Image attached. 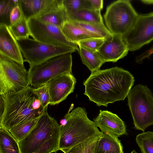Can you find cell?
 <instances>
[{"instance_id":"obj_1","label":"cell","mask_w":153,"mask_h":153,"mask_svg":"<svg viewBox=\"0 0 153 153\" xmlns=\"http://www.w3.org/2000/svg\"><path fill=\"white\" fill-rule=\"evenodd\" d=\"M128 71L118 67L91 73L83 82L84 94L98 106L123 100L128 97L134 82Z\"/></svg>"},{"instance_id":"obj_2","label":"cell","mask_w":153,"mask_h":153,"mask_svg":"<svg viewBox=\"0 0 153 153\" xmlns=\"http://www.w3.org/2000/svg\"><path fill=\"white\" fill-rule=\"evenodd\" d=\"M3 97L4 107L0 118V128L8 131L16 126L39 118L47 110L42 106L34 88L30 85Z\"/></svg>"},{"instance_id":"obj_3","label":"cell","mask_w":153,"mask_h":153,"mask_svg":"<svg viewBox=\"0 0 153 153\" xmlns=\"http://www.w3.org/2000/svg\"><path fill=\"white\" fill-rule=\"evenodd\" d=\"M60 125L46 110L27 136L19 142L22 153H51L59 150Z\"/></svg>"},{"instance_id":"obj_4","label":"cell","mask_w":153,"mask_h":153,"mask_svg":"<svg viewBox=\"0 0 153 153\" xmlns=\"http://www.w3.org/2000/svg\"><path fill=\"white\" fill-rule=\"evenodd\" d=\"M86 109L78 107L64 117L66 122L60 125L59 150L67 149L103 133L94 122L90 120Z\"/></svg>"},{"instance_id":"obj_5","label":"cell","mask_w":153,"mask_h":153,"mask_svg":"<svg viewBox=\"0 0 153 153\" xmlns=\"http://www.w3.org/2000/svg\"><path fill=\"white\" fill-rule=\"evenodd\" d=\"M128 105L136 129L144 131L153 125V96L146 85L138 84L128 96Z\"/></svg>"},{"instance_id":"obj_6","label":"cell","mask_w":153,"mask_h":153,"mask_svg":"<svg viewBox=\"0 0 153 153\" xmlns=\"http://www.w3.org/2000/svg\"><path fill=\"white\" fill-rule=\"evenodd\" d=\"M71 53L59 55L40 63L30 65L28 71L29 85L37 88L62 74L72 73Z\"/></svg>"},{"instance_id":"obj_7","label":"cell","mask_w":153,"mask_h":153,"mask_svg":"<svg viewBox=\"0 0 153 153\" xmlns=\"http://www.w3.org/2000/svg\"><path fill=\"white\" fill-rule=\"evenodd\" d=\"M138 15L130 1L119 0L107 7L104 18L112 34L123 36L132 28Z\"/></svg>"},{"instance_id":"obj_8","label":"cell","mask_w":153,"mask_h":153,"mask_svg":"<svg viewBox=\"0 0 153 153\" xmlns=\"http://www.w3.org/2000/svg\"><path fill=\"white\" fill-rule=\"evenodd\" d=\"M29 85L24 65L0 54V95L20 91Z\"/></svg>"},{"instance_id":"obj_9","label":"cell","mask_w":153,"mask_h":153,"mask_svg":"<svg viewBox=\"0 0 153 153\" xmlns=\"http://www.w3.org/2000/svg\"><path fill=\"white\" fill-rule=\"evenodd\" d=\"M17 40L24 61L28 63L30 66L59 55L72 53L76 51L72 47L48 44L29 38Z\"/></svg>"},{"instance_id":"obj_10","label":"cell","mask_w":153,"mask_h":153,"mask_svg":"<svg viewBox=\"0 0 153 153\" xmlns=\"http://www.w3.org/2000/svg\"><path fill=\"white\" fill-rule=\"evenodd\" d=\"M28 23L30 35L33 39L48 44L72 47L78 51V44L69 41L61 28L36 18L29 19Z\"/></svg>"},{"instance_id":"obj_11","label":"cell","mask_w":153,"mask_h":153,"mask_svg":"<svg viewBox=\"0 0 153 153\" xmlns=\"http://www.w3.org/2000/svg\"><path fill=\"white\" fill-rule=\"evenodd\" d=\"M122 37L130 51L151 42L153 40V12L138 14L132 28Z\"/></svg>"},{"instance_id":"obj_12","label":"cell","mask_w":153,"mask_h":153,"mask_svg":"<svg viewBox=\"0 0 153 153\" xmlns=\"http://www.w3.org/2000/svg\"><path fill=\"white\" fill-rule=\"evenodd\" d=\"M76 82L72 73H65L50 81L48 83L50 105H55L66 99L73 92Z\"/></svg>"},{"instance_id":"obj_13","label":"cell","mask_w":153,"mask_h":153,"mask_svg":"<svg viewBox=\"0 0 153 153\" xmlns=\"http://www.w3.org/2000/svg\"><path fill=\"white\" fill-rule=\"evenodd\" d=\"M0 54L24 65V62L18 42L5 24H0Z\"/></svg>"},{"instance_id":"obj_14","label":"cell","mask_w":153,"mask_h":153,"mask_svg":"<svg viewBox=\"0 0 153 153\" xmlns=\"http://www.w3.org/2000/svg\"><path fill=\"white\" fill-rule=\"evenodd\" d=\"M93 120L102 133H108L117 137L127 134L124 122L111 111L100 110L98 116Z\"/></svg>"},{"instance_id":"obj_15","label":"cell","mask_w":153,"mask_h":153,"mask_svg":"<svg viewBox=\"0 0 153 153\" xmlns=\"http://www.w3.org/2000/svg\"><path fill=\"white\" fill-rule=\"evenodd\" d=\"M128 51L123 37L113 35L111 40H105L97 53L105 62H114L126 56Z\"/></svg>"},{"instance_id":"obj_16","label":"cell","mask_w":153,"mask_h":153,"mask_svg":"<svg viewBox=\"0 0 153 153\" xmlns=\"http://www.w3.org/2000/svg\"><path fill=\"white\" fill-rule=\"evenodd\" d=\"M59 0H19V3L27 20L35 18L57 3Z\"/></svg>"},{"instance_id":"obj_17","label":"cell","mask_w":153,"mask_h":153,"mask_svg":"<svg viewBox=\"0 0 153 153\" xmlns=\"http://www.w3.org/2000/svg\"><path fill=\"white\" fill-rule=\"evenodd\" d=\"M62 1L63 0H59L55 5L35 18L61 28L67 20L66 13L63 6Z\"/></svg>"},{"instance_id":"obj_18","label":"cell","mask_w":153,"mask_h":153,"mask_svg":"<svg viewBox=\"0 0 153 153\" xmlns=\"http://www.w3.org/2000/svg\"><path fill=\"white\" fill-rule=\"evenodd\" d=\"M62 31L70 42L77 44L80 41L92 38H101L83 28L68 21L65 22L61 28Z\"/></svg>"},{"instance_id":"obj_19","label":"cell","mask_w":153,"mask_h":153,"mask_svg":"<svg viewBox=\"0 0 153 153\" xmlns=\"http://www.w3.org/2000/svg\"><path fill=\"white\" fill-rule=\"evenodd\" d=\"M103 133L95 148V153H123V146L118 137Z\"/></svg>"},{"instance_id":"obj_20","label":"cell","mask_w":153,"mask_h":153,"mask_svg":"<svg viewBox=\"0 0 153 153\" xmlns=\"http://www.w3.org/2000/svg\"><path fill=\"white\" fill-rule=\"evenodd\" d=\"M100 11L92 9H82L75 12L66 14L67 21L103 24Z\"/></svg>"},{"instance_id":"obj_21","label":"cell","mask_w":153,"mask_h":153,"mask_svg":"<svg viewBox=\"0 0 153 153\" xmlns=\"http://www.w3.org/2000/svg\"><path fill=\"white\" fill-rule=\"evenodd\" d=\"M78 46V52L82 63L87 67L91 73L99 70L101 67L105 62L97 52L88 50L79 45Z\"/></svg>"},{"instance_id":"obj_22","label":"cell","mask_w":153,"mask_h":153,"mask_svg":"<svg viewBox=\"0 0 153 153\" xmlns=\"http://www.w3.org/2000/svg\"><path fill=\"white\" fill-rule=\"evenodd\" d=\"M0 153H22L19 142L8 131L0 128Z\"/></svg>"},{"instance_id":"obj_23","label":"cell","mask_w":153,"mask_h":153,"mask_svg":"<svg viewBox=\"0 0 153 153\" xmlns=\"http://www.w3.org/2000/svg\"><path fill=\"white\" fill-rule=\"evenodd\" d=\"M73 24L79 26L87 31L97 35L105 40H111L113 37L112 34L103 24L86 23L76 21H67Z\"/></svg>"},{"instance_id":"obj_24","label":"cell","mask_w":153,"mask_h":153,"mask_svg":"<svg viewBox=\"0 0 153 153\" xmlns=\"http://www.w3.org/2000/svg\"><path fill=\"white\" fill-rule=\"evenodd\" d=\"M39 118L14 126L8 131L18 141L24 138L30 132L34 126Z\"/></svg>"},{"instance_id":"obj_25","label":"cell","mask_w":153,"mask_h":153,"mask_svg":"<svg viewBox=\"0 0 153 153\" xmlns=\"http://www.w3.org/2000/svg\"><path fill=\"white\" fill-rule=\"evenodd\" d=\"M101 136L94 137L70 149L61 151L64 153H90L95 148Z\"/></svg>"},{"instance_id":"obj_26","label":"cell","mask_w":153,"mask_h":153,"mask_svg":"<svg viewBox=\"0 0 153 153\" xmlns=\"http://www.w3.org/2000/svg\"><path fill=\"white\" fill-rule=\"evenodd\" d=\"M11 33L17 40L29 38L30 32L28 21L24 17L18 22L8 26Z\"/></svg>"},{"instance_id":"obj_27","label":"cell","mask_w":153,"mask_h":153,"mask_svg":"<svg viewBox=\"0 0 153 153\" xmlns=\"http://www.w3.org/2000/svg\"><path fill=\"white\" fill-rule=\"evenodd\" d=\"M136 140L142 153H153V132L139 134Z\"/></svg>"},{"instance_id":"obj_28","label":"cell","mask_w":153,"mask_h":153,"mask_svg":"<svg viewBox=\"0 0 153 153\" xmlns=\"http://www.w3.org/2000/svg\"><path fill=\"white\" fill-rule=\"evenodd\" d=\"M19 0H0V24L10 25V15L13 7L18 3Z\"/></svg>"},{"instance_id":"obj_29","label":"cell","mask_w":153,"mask_h":153,"mask_svg":"<svg viewBox=\"0 0 153 153\" xmlns=\"http://www.w3.org/2000/svg\"><path fill=\"white\" fill-rule=\"evenodd\" d=\"M66 14L85 9L93 10L90 0H63Z\"/></svg>"},{"instance_id":"obj_30","label":"cell","mask_w":153,"mask_h":153,"mask_svg":"<svg viewBox=\"0 0 153 153\" xmlns=\"http://www.w3.org/2000/svg\"><path fill=\"white\" fill-rule=\"evenodd\" d=\"M105 40L102 38H92L82 40L77 44L88 50L97 52L104 42Z\"/></svg>"},{"instance_id":"obj_31","label":"cell","mask_w":153,"mask_h":153,"mask_svg":"<svg viewBox=\"0 0 153 153\" xmlns=\"http://www.w3.org/2000/svg\"><path fill=\"white\" fill-rule=\"evenodd\" d=\"M42 106L47 109L48 105L50 103V98L48 83L37 88H34Z\"/></svg>"},{"instance_id":"obj_32","label":"cell","mask_w":153,"mask_h":153,"mask_svg":"<svg viewBox=\"0 0 153 153\" xmlns=\"http://www.w3.org/2000/svg\"><path fill=\"white\" fill-rule=\"evenodd\" d=\"M23 17V12L18 3L13 7L11 11L10 17V25L18 22Z\"/></svg>"},{"instance_id":"obj_33","label":"cell","mask_w":153,"mask_h":153,"mask_svg":"<svg viewBox=\"0 0 153 153\" xmlns=\"http://www.w3.org/2000/svg\"><path fill=\"white\" fill-rule=\"evenodd\" d=\"M153 53V45L148 49L141 54L137 56L135 58L136 63L141 64L143 60L146 58H149L150 56Z\"/></svg>"},{"instance_id":"obj_34","label":"cell","mask_w":153,"mask_h":153,"mask_svg":"<svg viewBox=\"0 0 153 153\" xmlns=\"http://www.w3.org/2000/svg\"><path fill=\"white\" fill-rule=\"evenodd\" d=\"M93 10L101 11L103 7V1L102 0H90Z\"/></svg>"},{"instance_id":"obj_35","label":"cell","mask_w":153,"mask_h":153,"mask_svg":"<svg viewBox=\"0 0 153 153\" xmlns=\"http://www.w3.org/2000/svg\"><path fill=\"white\" fill-rule=\"evenodd\" d=\"M4 107V102L3 97L0 95V118L3 113Z\"/></svg>"},{"instance_id":"obj_36","label":"cell","mask_w":153,"mask_h":153,"mask_svg":"<svg viewBox=\"0 0 153 153\" xmlns=\"http://www.w3.org/2000/svg\"><path fill=\"white\" fill-rule=\"evenodd\" d=\"M143 3L147 4H153V0H142L141 1Z\"/></svg>"},{"instance_id":"obj_37","label":"cell","mask_w":153,"mask_h":153,"mask_svg":"<svg viewBox=\"0 0 153 153\" xmlns=\"http://www.w3.org/2000/svg\"><path fill=\"white\" fill-rule=\"evenodd\" d=\"M131 153H137L134 150H133Z\"/></svg>"}]
</instances>
